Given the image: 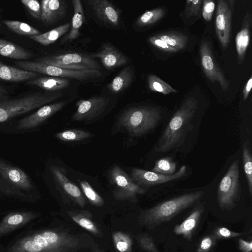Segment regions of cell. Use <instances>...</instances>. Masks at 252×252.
Here are the masks:
<instances>
[{"instance_id": "obj_10", "label": "cell", "mask_w": 252, "mask_h": 252, "mask_svg": "<svg viewBox=\"0 0 252 252\" xmlns=\"http://www.w3.org/2000/svg\"><path fill=\"white\" fill-rule=\"evenodd\" d=\"M0 176L17 191L18 196L25 197L23 191L28 192L33 189L29 176L21 168L14 166L0 158Z\"/></svg>"}, {"instance_id": "obj_15", "label": "cell", "mask_w": 252, "mask_h": 252, "mask_svg": "<svg viewBox=\"0 0 252 252\" xmlns=\"http://www.w3.org/2000/svg\"><path fill=\"white\" fill-rule=\"evenodd\" d=\"M66 103V101H61L40 107L34 113L21 119L18 122L16 129L27 130L36 127L62 109Z\"/></svg>"}, {"instance_id": "obj_46", "label": "cell", "mask_w": 252, "mask_h": 252, "mask_svg": "<svg viewBox=\"0 0 252 252\" xmlns=\"http://www.w3.org/2000/svg\"><path fill=\"white\" fill-rule=\"evenodd\" d=\"M239 249L242 252H251L252 250V242L247 241L242 238L238 240Z\"/></svg>"}, {"instance_id": "obj_45", "label": "cell", "mask_w": 252, "mask_h": 252, "mask_svg": "<svg viewBox=\"0 0 252 252\" xmlns=\"http://www.w3.org/2000/svg\"><path fill=\"white\" fill-rule=\"evenodd\" d=\"M202 14L204 19L207 21H210L215 10V4L213 0H203Z\"/></svg>"}, {"instance_id": "obj_28", "label": "cell", "mask_w": 252, "mask_h": 252, "mask_svg": "<svg viewBox=\"0 0 252 252\" xmlns=\"http://www.w3.org/2000/svg\"><path fill=\"white\" fill-rule=\"evenodd\" d=\"M68 216L78 225L95 235H100V231L92 220L91 213L87 211H68Z\"/></svg>"}, {"instance_id": "obj_48", "label": "cell", "mask_w": 252, "mask_h": 252, "mask_svg": "<svg viewBox=\"0 0 252 252\" xmlns=\"http://www.w3.org/2000/svg\"><path fill=\"white\" fill-rule=\"evenodd\" d=\"M7 90L4 87L0 86V101L7 99Z\"/></svg>"}, {"instance_id": "obj_12", "label": "cell", "mask_w": 252, "mask_h": 252, "mask_svg": "<svg viewBox=\"0 0 252 252\" xmlns=\"http://www.w3.org/2000/svg\"><path fill=\"white\" fill-rule=\"evenodd\" d=\"M200 57L202 69L208 79L212 82H218L223 91L228 90L229 82L216 63L211 47L206 40H203L201 42Z\"/></svg>"}, {"instance_id": "obj_13", "label": "cell", "mask_w": 252, "mask_h": 252, "mask_svg": "<svg viewBox=\"0 0 252 252\" xmlns=\"http://www.w3.org/2000/svg\"><path fill=\"white\" fill-rule=\"evenodd\" d=\"M187 169L182 166L174 174L164 175L153 171L138 168H133L131 171V179L140 187H150L181 179L187 175Z\"/></svg>"}, {"instance_id": "obj_35", "label": "cell", "mask_w": 252, "mask_h": 252, "mask_svg": "<svg viewBox=\"0 0 252 252\" xmlns=\"http://www.w3.org/2000/svg\"><path fill=\"white\" fill-rule=\"evenodd\" d=\"M164 14L165 10L161 7L147 11L137 19L136 24L142 27L152 25L161 19Z\"/></svg>"}, {"instance_id": "obj_44", "label": "cell", "mask_w": 252, "mask_h": 252, "mask_svg": "<svg viewBox=\"0 0 252 252\" xmlns=\"http://www.w3.org/2000/svg\"><path fill=\"white\" fill-rule=\"evenodd\" d=\"M148 40L151 44L162 51L168 52H175L178 51L164 41L157 37L156 35L151 36Z\"/></svg>"}, {"instance_id": "obj_31", "label": "cell", "mask_w": 252, "mask_h": 252, "mask_svg": "<svg viewBox=\"0 0 252 252\" xmlns=\"http://www.w3.org/2000/svg\"><path fill=\"white\" fill-rule=\"evenodd\" d=\"M242 158L244 171L246 177L249 191L252 195V156L250 141H245L243 145Z\"/></svg>"}, {"instance_id": "obj_34", "label": "cell", "mask_w": 252, "mask_h": 252, "mask_svg": "<svg viewBox=\"0 0 252 252\" xmlns=\"http://www.w3.org/2000/svg\"><path fill=\"white\" fill-rule=\"evenodd\" d=\"M55 136L63 141L72 142L89 138L92 136V134L89 132L80 129H70L58 132L55 134Z\"/></svg>"}, {"instance_id": "obj_30", "label": "cell", "mask_w": 252, "mask_h": 252, "mask_svg": "<svg viewBox=\"0 0 252 252\" xmlns=\"http://www.w3.org/2000/svg\"><path fill=\"white\" fill-rule=\"evenodd\" d=\"M156 36L177 51L184 49L188 43L187 36L180 32H163L158 33Z\"/></svg>"}, {"instance_id": "obj_24", "label": "cell", "mask_w": 252, "mask_h": 252, "mask_svg": "<svg viewBox=\"0 0 252 252\" xmlns=\"http://www.w3.org/2000/svg\"><path fill=\"white\" fill-rule=\"evenodd\" d=\"M27 83L46 91H56L67 87L70 81L67 79L51 76L34 78L28 81Z\"/></svg>"}, {"instance_id": "obj_36", "label": "cell", "mask_w": 252, "mask_h": 252, "mask_svg": "<svg viewBox=\"0 0 252 252\" xmlns=\"http://www.w3.org/2000/svg\"><path fill=\"white\" fill-rule=\"evenodd\" d=\"M177 163L170 157L160 158L156 161L152 171L164 175H171L176 172Z\"/></svg>"}, {"instance_id": "obj_39", "label": "cell", "mask_w": 252, "mask_h": 252, "mask_svg": "<svg viewBox=\"0 0 252 252\" xmlns=\"http://www.w3.org/2000/svg\"><path fill=\"white\" fill-rule=\"evenodd\" d=\"M137 242L142 249L147 252H158L153 239L147 234H140L136 237Z\"/></svg>"}, {"instance_id": "obj_4", "label": "cell", "mask_w": 252, "mask_h": 252, "mask_svg": "<svg viewBox=\"0 0 252 252\" xmlns=\"http://www.w3.org/2000/svg\"><path fill=\"white\" fill-rule=\"evenodd\" d=\"M161 119L159 108L142 106L125 111L118 120L120 127H124L132 136H139L154 129Z\"/></svg>"}, {"instance_id": "obj_49", "label": "cell", "mask_w": 252, "mask_h": 252, "mask_svg": "<svg viewBox=\"0 0 252 252\" xmlns=\"http://www.w3.org/2000/svg\"><path fill=\"white\" fill-rule=\"evenodd\" d=\"M94 252H102V251L101 250H96Z\"/></svg>"}, {"instance_id": "obj_1", "label": "cell", "mask_w": 252, "mask_h": 252, "mask_svg": "<svg viewBox=\"0 0 252 252\" xmlns=\"http://www.w3.org/2000/svg\"><path fill=\"white\" fill-rule=\"evenodd\" d=\"M79 245L77 236L57 229H48L18 239L6 252H73Z\"/></svg>"}, {"instance_id": "obj_9", "label": "cell", "mask_w": 252, "mask_h": 252, "mask_svg": "<svg viewBox=\"0 0 252 252\" xmlns=\"http://www.w3.org/2000/svg\"><path fill=\"white\" fill-rule=\"evenodd\" d=\"M109 175V181L114 187L113 196L117 200L135 202L137 196L145 192L144 189L137 185L117 165L110 170Z\"/></svg>"}, {"instance_id": "obj_50", "label": "cell", "mask_w": 252, "mask_h": 252, "mask_svg": "<svg viewBox=\"0 0 252 252\" xmlns=\"http://www.w3.org/2000/svg\"><path fill=\"white\" fill-rule=\"evenodd\" d=\"M1 26V23H0V27Z\"/></svg>"}, {"instance_id": "obj_11", "label": "cell", "mask_w": 252, "mask_h": 252, "mask_svg": "<svg viewBox=\"0 0 252 252\" xmlns=\"http://www.w3.org/2000/svg\"><path fill=\"white\" fill-rule=\"evenodd\" d=\"M234 0H220L218 1L216 17L217 36L222 48L225 49L230 40L231 18Z\"/></svg>"}, {"instance_id": "obj_41", "label": "cell", "mask_w": 252, "mask_h": 252, "mask_svg": "<svg viewBox=\"0 0 252 252\" xmlns=\"http://www.w3.org/2000/svg\"><path fill=\"white\" fill-rule=\"evenodd\" d=\"M21 2L27 8L29 13L34 18L41 20V6L37 0H21Z\"/></svg>"}, {"instance_id": "obj_37", "label": "cell", "mask_w": 252, "mask_h": 252, "mask_svg": "<svg viewBox=\"0 0 252 252\" xmlns=\"http://www.w3.org/2000/svg\"><path fill=\"white\" fill-rule=\"evenodd\" d=\"M147 81L148 87L152 91L161 93L164 94L177 92L171 86L155 75H150Z\"/></svg>"}, {"instance_id": "obj_47", "label": "cell", "mask_w": 252, "mask_h": 252, "mask_svg": "<svg viewBox=\"0 0 252 252\" xmlns=\"http://www.w3.org/2000/svg\"><path fill=\"white\" fill-rule=\"evenodd\" d=\"M252 87V77L251 76L247 81L243 91V100H246L250 94Z\"/></svg>"}, {"instance_id": "obj_27", "label": "cell", "mask_w": 252, "mask_h": 252, "mask_svg": "<svg viewBox=\"0 0 252 252\" xmlns=\"http://www.w3.org/2000/svg\"><path fill=\"white\" fill-rule=\"evenodd\" d=\"M133 78V71L130 66L123 69L108 85L109 91L114 94L122 92L131 84Z\"/></svg>"}, {"instance_id": "obj_17", "label": "cell", "mask_w": 252, "mask_h": 252, "mask_svg": "<svg viewBox=\"0 0 252 252\" xmlns=\"http://www.w3.org/2000/svg\"><path fill=\"white\" fill-rule=\"evenodd\" d=\"M90 55L94 59H100L103 65L108 69L124 65L128 62L124 54L109 43L103 44L97 53Z\"/></svg>"}, {"instance_id": "obj_6", "label": "cell", "mask_w": 252, "mask_h": 252, "mask_svg": "<svg viewBox=\"0 0 252 252\" xmlns=\"http://www.w3.org/2000/svg\"><path fill=\"white\" fill-rule=\"evenodd\" d=\"M241 192L239 163V160H236L230 165L220 183L217 191L220 208L224 211L233 209L240 199Z\"/></svg>"}, {"instance_id": "obj_2", "label": "cell", "mask_w": 252, "mask_h": 252, "mask_svg": "<svg viewBox=\"0 0 252 252\" xmlns=\"http://www.w3.org/2000/svg\"><path fill=\"white\" fill-rule=\"evenodd\" d=\"M198 107L193 97L187 98L171 118L159 139L156 151L166 153L177 149L185 141L187 133L192 129L191 121Z\"/></svg>"}, {"instance_id": "obj_38", "label": "cell", "mask_w": 252, "mask_h": 252, "mask_svg": "<svg viewBox=\"0 0 252 252\" xmlns=\"http://www.w3.org/2000/svg\"><path fill=\"white\" fill-rule=\"evenodd\" d=\"M79 184L85 195L92 205L98 207H102L104 205L103 198L94 189L89 183L85 181H82Z\"/></svg>"}, {"instance_id": "obj_33", "label": "cell", "mask_w": 252, "mask_h": 252, "mask_svg": "<svg viewBox=\"0 0 252 252\" xmlns=\"http://www.w3.org/2000/svg\"><path fill=\"white\" fill-rule=\"evenodd\" d=\"M114 246L118 252H131L132 240L127 233L119 231L112 234Z\"/></svg>"}, {"instance_id": "obj_26", "label": "cell", "mask_w": 252, "mask_h": 252, "mask_svg": "<svg viewBox=\"0 0 252 252\" xmlns=\"http://www.w3.org/2000/svg\"><path fill=\"white\" fill-rule=\"evenodd\" d=\"M70 27L71 24L67 23L46 32L31 36L29 37L41 45L48 46L55 42L59 38L67 32Z\"/></svg>"}, {"instance_id": "obj_32", "label": "cell", "mask_w": 252, "mask_h": 252, "mask_svg": "<svg viewBox=\"0 0 252 252\" xmlns=\"http://www.w3.org/2000/svg\"><path fill=\"white\" fill-rule=\"evenodd\" d=\"M2 23L11 31L20 35L31 36L41 34L39 31L24 22L4 20Z\"/></svg>"}, {"instance_id": "obj_23", "label": "cell", "mask_w": 252, "mask_h": 252, "mask_svg": "<svg viewBox=\"0 0 252 252\" xmlns=\"http://www.w3.org/2000/svg\"><path fill=\"white\" fill-rule=\"evenodd\" d=\"M37 76V73L7 65L0 61V80L20 82L32 80Z\"/></svg>"}, {"instance_id": "obj_43", "label": "cell", "mask_w": 252, "mask_h": 252, "mask_svg": "<svg viewBox=\"0 0 252 252\" xmlns=\"http://www.w3.org/2000/svg\"><path fill=\"white\" fill-rule=\"evenodd\" d=\"M212 234L218 240L236 237L243 235V233L232 231L226 227L220 226L214 229Z\"/></svg>"}, {"instance_id": "obj_16", "label": "cell", "mask_w": 252, "mask_h": 252, "mask_svg": "<svg viewBox=\"0 0 252 252\" xmlns=\"http://www.w3.org/2000/svg\"><path fill=\"white\" fill-rule=\"evenodd\" d=\"M50 170L54 179L65 193L80 207H84L86 200L79 188L67 178L66 170L55 165L51 166Z\"/></svg>"}, {"instance_id": "obj_14", "label": "cell", "mask_w": 252, "mask_h": 252, "mask_svg": "<svg viewBox=\"0 0 252 252\" xmlns=\"http://www.w3.org/2000/svg\"><path fill=\"white\" fill-rule=\"evenodd\" d=\"M109 101L105 96H95L81 99L76 103L77 109L72 119L76 121L91 120L100 115Z\"/></svg>"}, {"instance_id": "obj_22", "label": "cell", "mask_w": 252, "mask_h": 252, "mask_svg": "<svg viewBox=\"0 0 252 252\" xmlns=\"http://www.w3.org/2000/svg\"><path fill=\"white\" fill-rule=\"evenodd\" d=\"M252 24V15L247 11L244 16L241 29L235 38L238 62L239 64L243 62L250 40V28Z\"/></svg>"}, {"instance_id": "obj_29", "label": "cell", "mask_w": 252, "mask_h": 252, "mask_svg": "<svg viewBox=\"0 0 252 252\" xmlns=\"http://www.w3.org/2000/svg\"><path fill=\"white\" fill-rule=\"evenodd\" d=\"M74 14L71 23L70 32L66 38L68 40L77 38L79 35V30L85 21V15L81 1L72 0Z\"/></svg>"}, {"instance_id": "obj_3", "label": "cell", "mask_w": 252, "mask_h": 252, "mask_svg": "<svg viewBox=\"0 0 252 252\" xmlns=\"http://www.w3.org/2000/svg\"><path fill=\"white\" fill-rule=\"evenodd\" d=\"M204 192L196 191L183 194L161 202L143 211L139 217V223L149 229L169 221L179 213L192 206L203 196Z\"/></svg>"}, {"instance_id": "obj_7", "label": "cell", "mask_w": 252, "mask_h": 252, "mask_svg": "<svg viewBox=\"0 0 252 252\" xmlns=\"http://www.w3.org/2000/svg\"><path fill=\"white\" fill-rule=\"evenodd\" d=\"M15 64L21 69L65 79L84 81L101 77L99 70H74L60 68L35 61H16Z\"/></svg>"}, {"instance_id": "obj_40", "label": "cell", "mask_w": 252, "mask_h": 252, "mask_svg": "<svg viewBox=\"0 0 252 252\" xmlns=\"http://www.w3.org/2000/svg\"><path fill=\"white\" fill-rule=\"evenodd\" d=\"M203 4L202 0H188L186 3L185 14L187 17H199Z\"/></svg>"}, {"instance_id": "obj_19", "label": "cell", "mask_w": 252, "mask_h": 252, "mask_svg": "<svg viewBox=\"0 0 252 252\" xmlns=\"http://www.w3.org/2000/svg\"><path fill=\"white\" fill-rule=\"evenodd\" d=\"M37 217L36 213L28 211L7 214L0 221V238L27 224Z\"/></svg>"}, {"instance_id": "obj_8", "label": "cell", "mask_w": 252, "mask_h": 252, "mask_svg": "<svg viewBox=\"0 0 252 252\" xmlns=\"http://www.w3.org/2000/svg\"><path fill=\"white\" fill-rule=\"evenodd\" d=\"M35 61L70 70H99L101 68L98 62L90 55L78 53L47 55L37 58Z\"/></svg>"}, {"instance_id": "obj_18", "label": "cell", "mask_w": 252, "mask_h": 252, "mask_svg": "<svg viewBox=\"0 0 252 252\" xmlns=\"http://www.w3.org/2000/svg\"><path fill=\"white\" fill-rule=\"evenodd\" d=\"M88 2L100 20L113 27H118L121 16L118 9L107 0H90Z\"/></svg>"}, {"instance_id": "obj_5", "label": "cell", "mask_w": 252, "mask_h": 252, "mask_svg": "<svg viewBox=\"0 0 252 252\" xmlns=\"http://www.w3.org/2000/svg\"><path fill=\"white\" fill-rule=\"evenodd\" d=\"M61 93H34L22 97L0 101V124L26 114L61 97Z\"/></svg>"}, {"instance_id": "obj_25", "label": "cell", "mask_w": 252, "mask_h": 252, "mask_svg": "<svg viewBox=\"0 0 252 252\" xmlns=\"http://www.w3.org/2000/svg\"><path fill=\"white\" fill-rule=\"evenodd\" d=\"M0 55L15 60H27L33 56L30 51L1 38H0Z\"/></svg>"}, {"instance_id": "obj_42", "label": "cell", "mask_w": 252, "mask_h": 252, "mask_svg": "<svg viewBox=\"0 0 252 252\" xmlns=\"http://www.w3.org/2000/svg\"><path fill=\"white\" fill-rule=\"evenodd\" d=\"M217 239L212 234L203 237L197 249V252H209L216 244Z\"/></svg>"}, {"instance_id": "obj_20", "label": "cell", "mask_w": 252, "mask_h": 252, "mask_svg": "<svg viewBox=\"0 0 252 252\" xmlns=\"http://www.w3.org/2000/svg\"><path fill=\"white\" fill-rule=\"evenodd\" d=\"M41 6V21L47 25H53L62 19L67 11V4L63 0H42Z\"/></svg>"}, {"instance_id": "obj_21", "label": "cell", "mask_w": 252, "mask_h": 252, "mask_svg": "<svg viewBox=\"0 0 252 252\" xmlns=\"http://www.w3.org/2000/svg\"><path fill=\"white\" fill-rule=\"evenodd\" d=\"M204 211L203 204L196 206L183 222L174 227V233L182 235L188 241H190Z\"/></svg>"}]
</instances>
